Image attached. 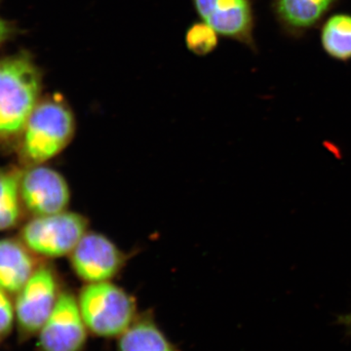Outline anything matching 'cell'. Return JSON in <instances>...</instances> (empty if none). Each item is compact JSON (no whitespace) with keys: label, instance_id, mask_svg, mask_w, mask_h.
I'll return each mask as SVG.
<instances>
[{"label":"cell","instance_id":"obj_1","mask_svg":"<svg viewBox=\"0 0 351 351\" xmlns=\"http://www.w3.org/2000/svg\"><path fill=\"white\" fill-rule=\"evenodd\" d=\"M75 132V112L63 97H44L21 133V156L31 166L47 162L71 145Z\"/></svg>","mask_w":351,"mask_h":351},{"label":"cell","instance_id":"obj_2","mask_svg":"<svg viewBox=\"0 0 351 351\" xmlns=\"http://www.w3.org/2000/svg\"><path fill=\"white\" fill-rule=\"evenodd\" d=\"M43 73L31 55L0 59V137L19 135L40 101Z\"/></svg>","mask_w":351,"mask_h":351},{"label":"cell","instance_id":"obj_3","mask_svg":"<svg viewBox=\"0 0 351 351\" xmlns=\"http://www.w3.org/2000/svg\"><path fill=\"white\" fill-rule=\"evenodd\" d=\"M77 298L88 331L100 338H119L137 319V302L112 281L85 283Z\"/></svg>","mask_w":351,"mask_h":351},{"label":"cell","instance_id":"obj_4","mask_svg":"<svg viewBox=\"0 0 351 351\" xmlns=\"http://www.w3.org/2000/svg\"><path fill=\"white\" fill-rule=\"evenodd\" d=\"M89 230L86 217L69 210L48 216L34 217L21 232L23 243L36 255L62 258L71 255Z\"/></svg>","mask_w":351,"mask_h":351},{"label":"cell","instance_id":"obj_5","mask_svg":"<svg viewBox=\"0 0 351 351\" xmlns=\"http://www.w3.org/2000/svg\"><path fill=\"white\" fill-rule=\"evenodd\" d=\"M62 291L56 274L47 267H38L17 293L16 325L22 341L38 336L49 317Z\"/></svg>","mask_w":351,"mask_h":351},{"label":"cell","instance_id":"obj_6","mask_svg":"<svg viewBox=\"0 0 351 351\" xmlns=\"http://www.w3.org/2000/svg\"><path fill=\"white\" fill-rule=\"evenodd\" d=\"M71 269L85 283L112 281L125 265V254L105 234L88 230L71 255Z\"/></svg>","mask_w":351,"mask_h":351},{"label":"cell","instance_id":"obj_7","mask_svg":"<svg viewBox=\"0 0 351 351\" xmlns=\"http://www.w3.org/2000/svg\"><path fill=\"white\" fill-rule=\"evenodd\" d=\"M88 331L77 298L62 292L57 304L38 334V351H82Z\"/></svg>","mask_w":351,"mask_h":351},{"label":"cell","instance_id":"obj_8","mask_svg":"<svg viewBox=\"0 0 351 351\" xmlns=\"http://www.w3.org/2000/svg\"><path fill=\"white\" fill-rule=\"evenodd\" d=\"M21 198L25 209L34 217L48 216L66 211L71 193L61 173L40 164L23 172Z\"/></svg>","mask_w":351,"mask_h":351},{"label":"cell","instance_id":"obj_9","mask_svg":"<svg viewBox=\"0 0 351 351\" xmlns=\"http://www.w3.org/2000/svg\"><path fill=\"white\" fill-rule=\"evenodd\" d=\"M203 23L219 36L243 43L254 44V14L250 0H191Z\"/></svg>","mask_w":351,"mask_h":351},{"label":"cell","instance_id":"obj_10","mask_svg":"<svg viewBox=\"0 0 351 351\" xmlns=\"http://www.w3.org/2000/svg\"><path fill=\"white\" fill-rule=\"evenodd\" d=\"M32 252L13 239L0 240V289L17 294L38 269Z\"/></svg>","mask_w":351,"mask_h":351},{"label":"cell","instance_id":"obj_11","mask_svg":"<svg viewBox=\"0 0 351 351\" xmlns=\"http://www.w3.org/2000/svg\"><path fill=\"white\" fill-rule=\"evenodd\" d=\"M338 0H274V10L284 29L299 34L319 24Z\"/></svg>","mask_w":351,"mask_h":351},{"label":"cell","instance_id":"obj_12","mask_svg":"<svg viewBox=\"0 0 351 351\" xmlns=\"http://www.w3.org/2000/svg\"><path fill=\"white\" fill-rule=\"evenodd\" d=\"M119 339V351H177L149 317H137Z\"/></svg>","mask_w":351,"mask_h":351},{"label":"cell","instance_id":"obj_13","mask_svg":"<svg viewBox=\"0 0 351 351\" xmlns=\"http://www.w3.org/2000/svg\"><path fill=\"white\" fill-rule=\"evenodd\" d=\"M321 44L330 57L338 61H350L351 15L341 13L328 18L321 29Z\"/></svg>","mask_w":351,"mask_h":351},{"label":"cell","instance_id":"obj_14","mask_svg":"<svg viewBox=\"0 0 351 351\" xmlns=\"http://www.w3.org/2000/svg\"><path fill=\"white\" fill-rule=\"evenodd\" d=\"M22 174L17 169L0 170V230L13 228L21 218Z\"/></svg>","mask_w":351,"mask_h":351},{"label":"cell","instance_id":"obj_15","mask_svg":"<svg viewBox=\"0 0 351 351\" xmlns=\"http://www.w3.org/2000/svg\"><path fill=\"white\" fill-rule=\"evenodd\" d=\"M219 34L205 23L193 24L186 34V47L197 56H205L216 49Z\"/></svg>","mask_w":351,"mask_h":351},{"label":"cell","instance_id":"obj_16","mask_svg":"<svg viewBox=\"0 0 351 351\" xmlns=\"http://www.w3.org/2000/svg\"><path fill=\"white\" fill-rule=\"evenodd\" d=\"M15 323V306L8 297V293L0 289V341L11 334Z\"/></svg>","mask_w":351,"mask_h":351},{"label":"cell","instance_id":"obj_17","mask_svg":"<svg viewBox=\"0 0 351 351\" xmlns=\"http://www.w3.org/2000/svg\"><path fill=\"white\" fill-rule=\"evenodd\" d=\"M15 32V25L0 17V46L8 41L9 39L12 38Z\"/></svg>","mask_w":351,"mask_h":351},{"label":"cell","instance_id":"obj_18","mask_svg":"<svg viewBox=\"0 0 351 351\" xmlns=\"http://www.w3.org/2000/svg\"><path fill=\"white\" fill-rule=\"evenodd\" d=\"M339 324L343 325V327L351 329V311L350 313L343 314L338 318Z\"/></svg>","mask_w":351,"mask_h":351}]
</instances>
